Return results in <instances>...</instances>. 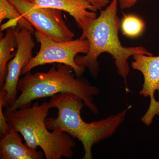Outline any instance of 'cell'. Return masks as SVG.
Returning <instances> with one entry per match:
<instances>
[{"instance_id":"cell-10","label":"cell","mask_w":159,"mask_h":159,"mask_svg":"<svg viewBox=\"0 0 159 159\" xmlns=\"http://www.w3.org/2000/svg\"><path fill=\"white\" fill-rule=\"evenodd\" d=\"M19 133L14 127L9 125L6 133L1 134L0 159H43L42 152L33 150L24 145Z\"/></svg>"},{"instance_id":"cell-7","label":"cell","mask_w":159,"mask_h":159,"mask_svg":"<svg viewBox=\"0 0 159 159\" xmlns=\"http://www.w3.org/2000/svg\"><path fill=\"white\" fill-rule=\"evenodd\" d=\"M32 33L25 28H16L17 51L14 57L7 65L8 73L2 89L6 93L3 107L7 108L15 102L17 85L22 70L33 58L32 51L35 46Z\"/></svg>"},{"instance_id":"cell-12","label":"cell","mask_w":159,"mask_h":159,"mask_svg":"<svg viewBox=\"0 0 159 159\" xmlns=\"http://www.w3.org/2000/svg\"><path fill=\"white\" fill-rule=\"evenodd\" d=\"M9 19L18 24L20 28H25L34 34V27L29 21L23 17L17 8L9 0H0V23Z\"/></svg>"},{"instance_id":"cell-17","label":"cell","mask_w":159,"mask_h":159,"mask_svg":"<svg viewBox=\"0 0 159 159\" xmlns=\"http://www.w3.org/2000/svg\"><path fill=\"white\" fill-rule=\"evenodd\" d=\"M29 1H30V0H29Z\"/></svg>"},{"instance_id":"cell-6","label":"cell","mask_w":159,"mask_h":159,"mask_svg":"<svg viewBox=\"0 0 159 159\" xmlns=\"http://www.w3.org/2000/svg\"><path fill=\"white\" fill-rule=\"evenodd\" d=\"M22 16L37 31L57 41L73 40L74 32L70 30L59 9L36 7L29 0H9Z\"/></svg>"},{"instance_id":"cell-13","label":"cell","mask_w":159,"mask_h":159,"mask_svg":"<svg viewBox=\"0 0 159 159\" xmlns=\"http://www.w3.org/2000/svg\"><path fill=\"white\" fill-rule=\"evenodd\" d=\"M123 34L127 37L135 38L142 34L145 29V24L140 18L134 15L124 16L121 23Z\"/></svg>"},{"instance_id":"cell-8","label":"cell","mask_w":159,"mask_h":159,"mask_svg":"<svg viewBox=\"0 0 159 159\" xmlns=\"http://www.w3.org/2000/svg\"><path fill=\"white\" fill-rule=\"evenodd\" d=\"M132 58V67L141 72L144 77V83L139 93L150 98L149 107L142 119L145 125H149L154 117L159 115V101H157L154 96L156 91L159 96V56L136 54Z\"/></svg>"},{"instance_id":"cell-5","label":"cell","mask_w":159,"mask_h":159,"mask_svg":"<svg viewBox=\"0 0 159 159\" xmlns=\"http://www.w3.org/2000/svg\"><path fill=\"white\" fill-rule=\"evenodd\" d=\"M34 34L40 44L39 51L22 70L21 75L39 66L57 63L71 66L76 77L82 76L86 69L77 65L75 58L79 53L86 54L89 52V44L87 39L79 38L67 41H57L37 30Z\"/></svg>"},{"instance_id":"cell-1","label":"cell","mask_w":159,"mask_h":159,"mask_svg":"<svg viewBox=\"0 0 159 159\" xmlns=\"http://www.w3.org/2000/svg\"><path fill=\"white\" fill-rule=\"evenodd\" d=\"M118 0H112L104 10L89 26L86 39L89 41V52L83 56L76 55L75 61L77 65L88 69L94 78H97L99 70L98 57L106 52L115 60L119 76L126 83L129 68L128 60L136 54L152 56L153 54L142 46L125 47L121 44L119 32L121 23L118 15Z\"/></svg>"},{"instance_id":"cell-15","label":"cell","mask_w":159,"mask_h":159,"mask_svg":"<svg viewBox=\"0 0 159 159\" xmlns=\"http://www.w3.org/2000/svg\"><path fill=\"white\" fill-rule=\"evenodd\" d=\"M95 6L98 10H102L110 3V0H87Z\"/></svg>"},{"instance_id":"cell-9","label":"cell","mask_w":159,"mask_h":159,"mask_svg":"<svg viewBox=\"0 0 159 159\" xmlns=\"http://www.w3.org/2000/svg\"><path fill=\"white\" fill-rule=\"evenodd\" d=\"M34 6L51 8L66 11L73 16L77 26L82 29L80 38L86 39V35L91 22L97 18L98 10L87 0H30Z\"/></svg>"},{"instance_id":"cell-2","label":"cell","mask_w":159,"mask_h":159,"mask_svg":"<svg viewBox=\"0 0 159 159\" xmlns=\"http://www.w3.org/2000/svg\"><path fill=\"white\" fill-rule=\"evenodd\" d=\"M49 102L52 108L57 109L58 115L56 118L46 119L47 127L50 130L65 132L78 139L84 152L83 159H93V146L113 135L124 122L131 107L106 119L87 123L80 115L85 104L77 95L60 93L51 97Z\"/></svg>"},{"instance_id":"cell-4","label":"cell","mask_w":159,"mask_h":159,"mask_svg":"<svg viewBox=\"0 0 159 159\" xmlns=\"http://www.w3.org/2000/svg\"><path fill=\"white\" fill-rule=\"evenodd\" d=\"M51 108L49 102L39 104L37 101L29 107L6 108L5 116L8 124L23 136L29 148L34 150L41 148L47 159L71 158L74 155L75 141L65 132L49 131L46 125Z\"/></svg>"},{"instance_id":"cell-14","label":"cell","mask_w":159,"mask_h":159,"mask_svg":"<svg viewBox=\"0 0 159 159\" xmlns=\"http://www.w3.org/2000/svg\"><path fill=\"white\" fill-rule=\"evenodd\" d=\"M5 94L6 93L5 92L1 89L0 90V134H1L6 133L9 127V124L6 121L5 113H3L2 110Z\"/></svg>"},{"instance_id":"cell-16","label":"cell","mask_w":159,"mask_h":159,"mask_svg":"<svg viewBox=\"0 0 159 159\" xmlns=\"http://www.w3.org/2000/svg\"><path fill=\"white\" fill-rule=\"evenodd\" d=\"M139 0H118L121 9H129L134 6Z\"/></svg>"},{"instance_id":"cell-3","label":"cell","mask_w":159,"mask_h":159,"mask_svg":"<svg viewBox=\"0 0 159 159\" xmlns=\"http://www.w3.org/2000/svg\"><path fill=\"white\" fill-rule=\"evenodd\" d=\"M73 72L70 66L58 63L53 65L47 72L34 74L31 71L28 72L18 83L17 89L20 94L14 103L7 108L15 110L29 107L35 99L68 93L80 97L93 113L98 114L99 109L94 103L93 97L100 93L99 89L85 78L75 77Z\"/></svg>"},{"instance_id":"cell-11","label":"cell","mask_w":159,"mask_h":159,"mask_svg":"<svg viewBox=\"0 0 159 159\" xmlns=\"http://www.w3.org/2000/svg\"><path fill=\"white\" fill-rule=\"evenodd\" d=\"M16 28L11 27L6 29V34L0 40V88H2L6 80L9 60L14 57L15 54H11L17 48L16 40Z\"/></svg>"}]
</instances>
